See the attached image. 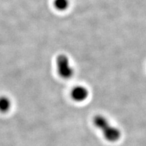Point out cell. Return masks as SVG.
<instances>
[{"instance_id": "obj_5", "label": "cell", "mask_w": 146, "mask_h": 146, "mask_svg": "<svg viewBox=\"0 0 146 146\" xmlns=\"http://www.w3.org/2000/svg\"><path fill=\"white\" fill-rule=\"evenodd\" d=\"M70 5L69 0H54V6L56 10L61 11H65L68 8Z\"/></svg>"}, {"instance_id": "obj_4", "label": "cell", "mask_w": 146, "mask_h": 146, "mask_svg": "<svg viewBox=\"0 0 146 146\" xmlns=\"http://www.w3.org/2000/svg\"><path fill=\"white\" fill-rule=\"evenodd\" d=\"M11 107V102L5 96L0 97V112H7Z\"/></svg>"}, {"instance_id": "obj_1", "label": "cell", "mask_w": 146, "mask_h": 146, "mask_svg": "<svg viewBox=\"0 0 146 146\" xmlns=\"http://www.w3.org/2000/svg\"><path fill=\"white\" fill-rule=\"evenodd\" d=\"M94 125L99 129L105 139L110 142L118 141L121 137V132L116 127H113L110 122L102 115H96L94 118Z\"/></svg>"}, {"instance_id": "obj_2", "label": "cell", "mask_w": 146, "mask_h": 146, "mask_svg": "<svg viewBox=\"0 0 146 146\" xmlns=\"http://www.w3.org/2000/svg\"><path fill=\"white\" fill-rule=\"evenodd\" d=\"M56 66L58 74L62 78L68 79L73 76L74 70L66 55L60 54L56 58Z\"/></svg>"}, {"instance_id": "obj_3", "label": "cell", "mask_w": 146, "mask_h": 146, "mask_svg": "<svg viewBox=\"0 0 146 146\" xmlns=\"http://www.w3.org/2000/svg\"><path fill=\"white\" fill-rule=\"evenodd\" d=\"M89 96V91L84 86H76L71 91V97L74 101L81 102L87 99Z\"/></svg>"}]
</instances>
